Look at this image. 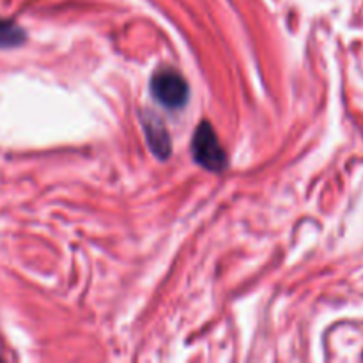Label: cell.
<instances>
[{"label": "cell", "mask_w": 363, "mask_h": 363, "mask_svg": "<svg viewBox=\"0 0 363 363\" xmlns=\"http://www.w3.org/2000/svg\"><path fill=\"white\" fill-rule=\"evenodd\" d=\"M27 40L24 29L16 25L15 22L0 18V48H15L20 47Z\"/></svg>", "instance_id": "4"}, {"label": "cell", "mask_w": 363, "mask_h": 363, "mask_svg": "<svg viewBox=\"0 0 363 363\" xmlns=\"http://www.w3.org/2000/svg\"><path fill=\"white\" fill-rule=\"evenodd\" d=\"M192 152L193 160L207 170L220 172L227 167L225 151H223L213 126L207 121L200 122L199 128L193 133Z\"/></svg>", "instance_id": "2"}, {"label": "cell", "mask_w": 363, "mask_h": 363, "mask_svg": "<svg viewBox=\"0 0 363 363\" xmlns=\"http://www.w3.org/2000/svg\"><path fill=\"white\" fill-rule=\"evenodd\" d=\"M151 92L158 103L168 110H179L190 98V87L176 70L165 67L151 79Z\"/></svg>", "instance_id": "1"}, {"label": "cell", "mask_w": 363, "mask_h": 363, "mask_svg": "<svg viewBox=\"0 0 363 363\" xmlns=\"http://www.w3.org/2000/svg\"><path fill=\"white\" fill-rule=\"evenodd\" d=\"M145 135H147L149 147L152 149V152L156 154L160 160H167L170 156L172 151V142L168 137V131L163 124H161L160 119H149L145 121Z\"/></svg>", "instance_id": "3"}]
</instances>
